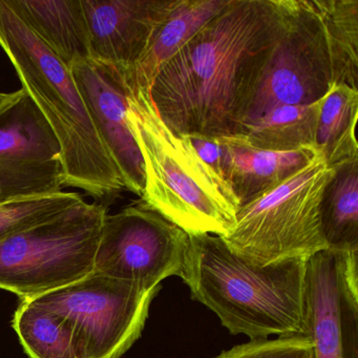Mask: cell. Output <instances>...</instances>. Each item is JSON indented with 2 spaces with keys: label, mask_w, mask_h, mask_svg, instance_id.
<instances>
[{
  "label": "cell",
  "mask_w": 358,
  "mask_h": 358,
  "mask_svg": "<svg viewBox=\"0 0 358 358\" xmlns=\"http://www.w3.org/2000/svg\"><path fill=\"white\" fill-rule=\"evenodd\" d=\"M219 139L224 148V179L240 207L288 179L320 152L317 148L272 152L251 148L234 138Z\"/></svg>",
  "instance_id": "14"
},
{
  "label": "cell",
  "mask_w": 358,
  "mask_h": 358,
  "mask_svg": "<svg viewBox=\"0 0 358 358\" xmlns=\"http://www.w3.org/2000/svg\"><path fill=\"white\" fill-rule=\"evenodd\" d=\"M0 49L59 142L66 187L78 188L95 203L108 206L127 188L92 122L70 68L7 0H0Z\"/></svg>",
  "instance_id": "3"
},
{
  "label": "cell",
  "mask_w": 358,
  "mask_h": 358,
  "mask_svg": "<svg viewBox=\"0 0 358 358\" xmlns=\"http://www.w3.org/2000/svg\"><path fill=\"white\" fill-rule=\"evenodd\" d=\"M320 202V223L329 248H358V159L332 167Z\"/></svg>",
  "instance_id": "18"
},
{
  "label": "cell",
  "mask_w": 358,
  "mask_h": 358,
  "mask_svg": "<svg viewBox=\"0 0 358 358\" xmlns=\"http://www.w3.org/2000/svg\"><path fill=\"white\" fill-rule=\"evenodd\" d=\"M177 0H81L90 59L119 72L143 55Z\"/></svg>",
  "instance_id": "13"
},
{
  "label": "cell",
  "mask_w": 358,
  "mask_h": 358,
  "mask_svg": "<svg viewBox=\"0 0 358 358\" xmlns=\"http://www.w3.org/2000/svg\"><path fill=\"white\" fill-rule=\"evenodd\" d=\"M278 24L276 0H230L155 77L163 122L179 136L240 135Z\"/></svg>",
  "instance_id": "1"
},
{
  "label": "cell",
  "mask_w": 358,
  "mask_h": 358,
  "mask_svg": "<svg viewBox=\"0 0 358 358\" xmlns=\"http://www.w3.org/2000/svg\"><path fill=\"white\" fill-rule=\"evenodd\" d=\"M92 122L129 192L140 198L144 189L141 152L127 123V98L120 73L91 59L70 66Z\"/></svg>",
  "instance_id": "12"
},
{
  "label": "cell",
  "mask_w": 358,
  "mask_h": 358,
  "mask_svg": "<svg viewBox=\"0 0 358 358\" xmlns=\"http://www.w3.org/2000/svg\"><path fill=\"white\" fill-rule=\"evenodd\" d=\"M185 137L189 140L199 157L206 164H208L222 179H224V148L221 140L219 138H207L203 137V136H185Z\"/></svg>",
  "instance_id": "24"
},
{
  "label": "cell",
  "mask_w": 358,
  "mask_h": 358,
  "mask_svg": "<svg viewBox=\"0 0 358 358\" xmlns=\"http://www.w3.org/2000/svg\"><path fill=\"white\" fill-rule=\"evenodd\" d=\"M91 273L28 299L66 320L81 358H120L141 336L150 303L160 290Z\"/></svg>",
  "instance_id": "8"
},
{
  "label": "cell",
  "mask_w": 358,
  "mask_h": 358,
  "mask_svg": "<svg viewBox=\"0 0 358 358\" xmlns=\"http://www.w3.org/2000/svg\"><path fill=\"white\" fill-rule=\"evenodd\" d=\"M322 100L312 104L278 106L247 125L240 136L231 138L251 148L272 152L316 148Z\"/></svg>",
  "instance_id": "17"
},
{
  "label": "cell",
  "mask_w": 358,
  "mask_h": 358,
  "mask_svg": "<svg viewBox=\"0 0 358 358\" xmlns=\"http://www.w3.org/2000/svg\"><path fill=\"white\" fill-rule=\"evenodd\" d=\"M326 29L334 85L358 90V0H313Z\"/></svg>",
  "instance_id": "21"
},
{
  "label": "cell",
  "mask_w": 358,
  "mask_h": 358,
  "mask_svg": "<svg viewBox=\"0 0 358 358\" xmlns=\"http://www.w3.org/2000/svg\"><path fill=\"white\" fill-rule=\"evenodd\" d=\"M333 173L318 152L288 179L238 207L234 228L222 240L234 253L259 265L308 259L326 250L320 202Z\"/></svg>",
  "instance_id": "6"
},
{
  "label": "cell",
  "mask_w": 358,
  "mask_h": 358,
  "mask_svg": "<svg viewBox=\"0 0 358 358\" xmlns=\"http://www.w3.org/2000/svg\"><path fill=\"white\" fill-rule=\"evenodd\" d=\"M127 123L143 160L142 202L188 236H227L240 207L229 184L187 137L163 122L150 91L127 92Z\"/></svg>",
  "instance_id": "4"
},
{
  "label": "cell",
  "mask_w": 358,
  "mask_h": 358,
  "mask_svg": "<svg viewBox=\"0 0 358 358\" xmlns=\"http://www.w3.org/2000/svg\"><path fill=\"white\" fill-rule=\"evenodd\" d=\"M230 0H177L173 11L155 32L148 49L129 70L120 73L125 92L150 91L159 71Z\"/></svg>",
  "instance_id": "15"
},
{
  "label": "cell",
  "mask_w": 358,
  "mask_h": 358,
  "mask_svg": "<svg viewBox=\"0 0 358 358\" xmlns=\"http://www.w3.org/2000/svg\"><path fill=\"white\" fill-rule=\"evenodd\" d=\"M1 96H3V93H0V98H1Z\"/></svg>",
  "instance_id": "25"
},
{
  "label": "cell",
  "mask_w": 358,
  "mask_h": 358,
  "mask_svg": "<svg viewBox=\"0 0 358 358\" xmlns=\"http://www.w3.org/2000/svg\"><path fill=\"white\" fill-rule=\"evenodd\" d=\"M276 5L278 28L245 112L242 131L278 106L320 101L334 85L328 37L313 0H276Z\"/></svg>",
  "instance_id": "7"
},
{
  "label": "cell",
  "mask_w": 358,
  "mask_h": 358,
  "mask_svg": "<svg viewBox=\"0 0 358 358\" xmlns=\"http://www.w3.org/2000/svg\"><path fill=\"white\" fill-rule=\"evenodd\" d=\"M30 30L70 68L90 59V38L81 0H7Z\"/></svg>",
  "instance_id": "16"
},
{
  "label": "cell",
  "mask_w": 358,
  "mask_h": 358,
  "mask_svg": "<svg viewBox=\"0 0 358 358\" xmlns=\"http://www.w3.org/2000/svg\"><path fill=\"white\" fill-rule=\"evenodd\" d=\"M188 234L143 202L129 205L102 224L94 273L143 288L181 276Z\"/></svg>",
  "instance_id": "9"
},
{
  "label": "cell",
  "mask_w": 358,
  "mask_h": 358,
  "mask_svg": "<svg viewBox=\"0 0 358 358\" xmlns=\"http://www.w3.org/2000/svg\"><path fill=\"white\" fill-rule=\"evenodd\" d=\"M305 327L315 358H358V248L307 259Z\"/></svg>",
  "instance_id": "11"
},
{
  "label": "cell",
  "mask_w": 358,
  "mask_h": 358,
  "mask_svg": "<svg viewBox=\"0 0 358 358\" xmlns=\"http://www.w3.org/2000/svg\"><path fill=\"white\" fill-rule=\"evenodd\" d=\"M215 358H315L314 345L306 335L249 341L226 350Z\"/></svg>",
  "instance_id": "23"
},
{
  "label": "cell",
  "mask_w": 358,
  "mask_h": 358,
  "mask_svg": "<svg viewBox=\"0 0 358 358\" xmlns=\"http://www.w3.org/2000/svg\"><path fill=\"white\" fill-rule=\"evenodd\" d=\"M108 206L85 200L0 238V289L36 299L93 273Z\"/></svg>",
  "instance_id": "5"
},
{
  "label": "cell",
  "mask_w": 358,
  "mask_h": 358,
  "mask_svg": "<svg viewBox=\"0 0 358 358\" xmlns=\"http://www.w3.org/2000/svg\"><path fill=\"white\" fill-rule=\"evenodd\" d=\"M83 200L77 192H62L0 205V238L53 217Z\"/></svg>",
  "instance_id": "22"
},
{
  "label": "cell",
  "mask_w": 358,
  "mask_h": 358,
  "mask_svg": "<svg viewBox=\"0 0 358 358\" xmlns=\"http://www.w3.org/2000/svg\"><path fill=\"white\" fill-rule=\"evenodd\" d=\"M306 265L303 259L259 265L219 236L199 234L188 236L180 278L231 334L262 341L306 335Z\"/></svg>",
  "instance_id": "2"
},
{
  "label": "cell",
  "mask_w": 358,
  "mask_h": 358,
  "mask_svg": "<svg viewBox=\"0 0 358 358\" xmlns=\"http://www.w3.org/2000/svg\"><path fill=\"white\" fill-rule=\"evenodd\" d=\"M13 328L30 358H81L68 322L45 306L22 301Z\"/></svg>",
  "instance_id": "20"
},
{
  "label": "cell",
  "mask_w": 358,
  "mask_h": 358,
  "mask_svg": "<svg viewBox=\"0 0 358 358\" xmlns=\"http://www.w3.org/2000/svg\"><path fill=\"white\" fill-rule=\"evenodd\" d=\"M62 148L20 89L0 98V205L64 192Z\"/></svg>",
  "instance_id": "10"
},
{
  "label": "cell",
  "mask_w": 358,
  "mask_h": 358,
  "mask_svg": "<svg viewBox=\"0 0 358 358\" xmlns=\"http://www.w3.org/2000/svg\"><path fill=\"white\" fill-rule=\"evenodd\" d=\"M358 90L334 85L322 100L316 134V148L330 167L358 159L355 127Z\"/></svg>",
  "instance_id": "19"
}]
</instances>
